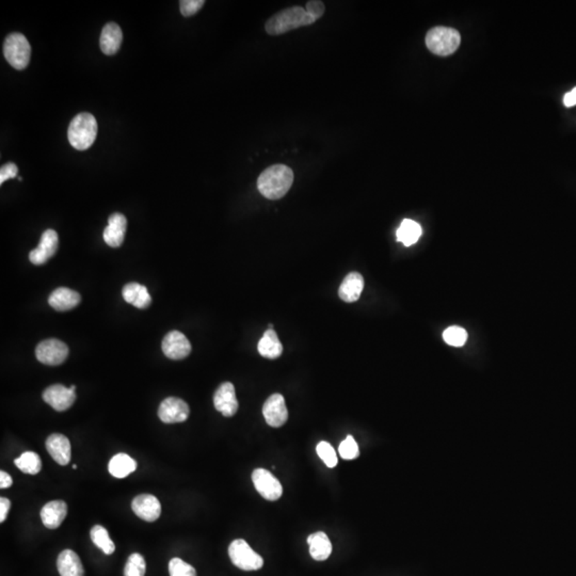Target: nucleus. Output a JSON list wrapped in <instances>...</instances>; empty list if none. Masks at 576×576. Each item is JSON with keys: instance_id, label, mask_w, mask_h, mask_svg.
<instances>
[{"instance_id": "f257e3e1", "label": "nucleus", "mask_w": 576, "mask_h": 576, "mask_svg": "<svg viewBox=\"0 0 576 576\" xmlns=\"http://www.w3.org/2000/svg\"><path fill=\"white\" fill-rule=\"evenodd\" d=\"M294 183V172L285 165H274L263 171L258 176V188L262 196L268 200L283 198Z\"/></svg>"}, {"instance_id": "f03ea898", "label": "nucleus", "mask_w": 576, "mask_h": 576, "mask_svg": "<svg viewBox=\"0 0 576 576\" xmlns=\"http://www.w3.org/2000/svg\"><path fill=\"white\" fill-rule=\"evenodd\" d=\"M315 21L316 19L305 11V8L295 6L286 8L270 17L265 25V29L270 36H280L294 29L314 24Z\"/></svg>"}, {"instance_id": "7ed1b4c3", "label": "nucleus", "mask_w": 576, "mask_h": 576, "mask_svg": "<svg viewBox=\"0 0 576 576\" xmlns=\"http://www.w3.org/2000/svg\"><path fill=\"white\" fill-rule=\"evenodd\" d=\"M97 136L96 119L91 114H79L72 120L68 138L74 149L85 151L94 143Z\"/></svg>"}, {"instance_id": "20e7f679", "label": "nucleus", "mask_w": 576, "mask_h": 576, "mask_svg": "<svg viewBox=\"0 0 576 576\" xmlns=\"http://www.w3.org/2000/svg\"><path fill=\"white\" fill-rule=\"evenodd\" d=\"M461 43L460 33L449 27H435L428 31L426 45L438 56H449L458 50Z\"/></svg>"}, {"instance_id": "39448f33", "label": "nucleus", "mask_w": 576, "mask_h": 576, "mask_svg": "<svg viewBox=\"0 0 576 576\" xmlns=\"http://www.w3.org/2000/svg\"><path fill=\"white\" fill-rule=\"evenodd\" d=\"M3 54L10 65L17 70H24L30 62L31 48L24 34L13 32L3 43Z\"/></svg>"}, {"instance_id": "423d86ee", "label": "nucleus", "mask_w": 576, "mask_h": 576, "mask_svg": "<svg viewBox=\"0 0 576 576\" xmlns=\"http://www.w3.org/2000/svg\"><path fill=\"white\" fill-rule=\"evenodd\" d=\"M229 555L233 564L243 571H256L264 566L262 556L254 552L243 539H236L229 544Z\"/></svg>"}, {"instance_id": "0eeeda50", "label": "nucleus", "mask_w": 576, "mask_h": 576, "mask_svg": "<svg viewBox=\"0 0 576 576\" xmlns=\"http://www.w3.org/2000/svg\"><path fill=\"white\" fill-rule=\"evenodd\" d=\"M37 359L41 363L57 367L65 361L69 356V347L57 338L43 340L36 349Z\"/></svg>"}, {"instance_id": "6e6552de", "label": "nucleus", "mask_w": 576, "mask_h": 576, "mask_svg": "<svg viewBox=\"0 0 576 576\" xmlns=\"http://www.w3.org/2000/svg\"><path fill=\"white\" fill-rule=\"evenodd\" d=\"M252 482L256 491L268 501H278L283 494L281 482L265 469H256L252 473Z\"/></svg>"}, {"instance_id": "1a4fd4ad", "label": "nucleus", "mask_w": 576, "mask_h": 576, "mask_svg": "<svg viewBox=\"0 0 576 576\" xmlns=\"http://www.w3.org/2000/svg\"><path fill=\"white\" fill-rule=\"evenodd\" d=\"M75 385L70 387L61 384L52 385L43 393V400L56 411H66L75 402Z\"/></svg>"}, {"instance_id": "9d476101", "label": "nucleus", "mask_w": 576, "mask_h": 576, "mask_svg": "<svg viewBox=\"0 0 576 576\" xmlns=\"http://www.w3.org/2000/svg\"><path fill=\"white\" fill-rule=\"evenodd\" d=\"M189 406L181 398L169 397L165 398L158 409V416L163 423H183L189 416Z\"/></svg>"}, {"instance_id": "9b49d317", "label": "nucleus", "mask_w": 576, "mask_h": 576, "mask_svg": "<svg viewBox=\"0 0 576 576\" xmlns=\"http://www.w3.org/2000/svg\"><path fill=\"white\" fill-rule=\"evenodd\" d=\"M163 353L171 360H183L192 352V344L180 331H171L163 340Z\"/></svg>"}, {"instance_id": "f8f14e48", "label": "nucleus", "mask_w": 576, "mask_h": 576, "mask_svg": "<svg viewBox=\"0 0 576 576\" xmlns=\"http://www.w3.org/2000/svg\"><path fill=\"white\" fill-rule=\"evenodd\" d=\"M263 414L268 425L274 428L282 427L288 420L284 397L281 394L271 395L263 407Z\"/></svg>"}, {"instance_id": "ddd939ff", "label": "nucleus", "mask_w": 576, "mask_h": 576, "mask_svg": "<svg viewBox=\"0 0 576 576\" xmlns=\"http://www.w3.org/2000/svg\"><path fill=\"white\" fill-rule=\"evenodd\" d=\"M214 404L217 411L221 412L225 418L236 414L238 410V400L233 383L225 382L218 387L214 395Z\"/></svg>"}, {"instance_id": "4468645a", "label": "nucleus", "mask_w": 576, "mask_h": 576, "mask_svg": "<svg viewBox=\"0 0 576 576\" xmlns=\"http://www.w3.org/2000/svg\"><path fill=\"white\" fill-rule=\"evenodd\" d=\"M58 243H59V239H58L57 232L54 229H48L43 233L38 248L29 253V260L34 265L45 264L57 252Z\"/></svg>"}, {"instance_id": "2eb2a0df", "label": "nucleus", "mask_w": 576, "mask_h": 576, "mask_svg": "<svg viewBox=\"0 0 576 576\" xmlns=\"http://www.w3.org/2000/svg\"><path fill=\"white\" fill-rule=\"evenodd\" d=\"M132 511L147 522H155L161 517V505L152 494H140L132 503Z\"/></svg>"}, {"instance_id": "dca6fc26", "label": "nucleus", "mask_w": 576, "mask_h": 576, "mask_svg": "<svg viewBox=\"0 0 576 576\" xmlns=\"http://www.w3.org/2000/svg\"><path fill=\"white\" fill-rule=\"evenodd\" d=\"M46 449L58 464H69L71 461V443L65 435L52 433L46 440Z\"/></svg>"}, {"instance_id": "f3484780", "label": "nucleus", "mask_w": 576, "mask_h": 576, "mask_svg": "<svg viewBox=\"0 0 576 576\" xmlns=\"http://www.w3.org/2000/svg\"><path fill=\"white\" fill-rule=\"evenodd\" d=\"M127 220L122 214H112L104 231V240L109 247L119 248L125 238Z\"/></svg>"}, {"instance_id": "a211bd4d", "label": "nucleus", "mask_w": 576, "mask_h": 576, "mask_svg": "<svg viewBox=\"0 0 576 576\" xmlns=\"http://www.w3.org/2000/svg\"><path fill=\"white\" fill-rule=\"evenodd\" d=\"M81 297L77 291L68 287H59L50 294L48 303L58 312H66L81 303Z\"/></svg>"}, {"instance_id": "6ab92c4d", "label": "nucleus", "mask_w": 576, "mask_h": 576, "mask_svg": "<svg viewBox=\"0 0 576 576\" xmlns=\"http://www.w3.org/2000/svg\"><path fill=\"white\" fill-rule=\"evenodd\" d=\"M68 515V506L63 501H52L41 511V519L44 526L56 529L62 524Z\"/></svg>"}, {"instance_id": "aec40b11", "label": "nucleus", "mask_w": 576, "mask_h": 576, "mask_svg": "<svg viewBox=\"0 0 576 576\" xmlns=\"http://www.w3.org/2000/svg\"><path fill=\"white\" fill-rule=\"evenodd\" d=\"M123 41V33L120 26L116 23H108L105 25L101 34V50L107 56H112L116 54L120 50L121 44Z\"/></svg>"}, {"instance_id": "412c9836", "label": "nucleus", "mask_w": 576, "mask_h": 576, "mask_svg": "<svg viewBox=\"0 0 576 576\" xmlns=\"http://www.w3.org/2000/svg\"><path fill=\"white\" fill-rule=\"evenodd\" d=\"M364 288V279L358 272H351L346 276L340 289L338 296L345 302L351 303L359 300Z\"/></svg>"}, {"instance_id": "4be33fe9", "label": "nucleus", "mask_w": 576, "mask_h": 576, "mask_svg": "<svg viewBox=\"0 0 576 576\" xmlns=\"http://www.w3.org/2000/svg\"><path fill=\"white\" fill-rule=\"evenodd\" d=\"M57 568L61 576H83L85 574L81 558L72 550H64L60 553Z\"/></svg>"}, {"instance_id": "5701e85b", "label": "nucleus", "mask_w": 576, "mask_h": 576, "mask_svg": "<svg viewBox=\"0 0 576 576\" xmlns=\"http://www.w3.org/2000/svg\"><path fill=\"white\" fill-rule=\"evenodd\" d=\"M309 546V554L317 562L328 559L332 553V544L330 539L324 531H317L307 538Z\"/></svg>"}, {"instance_id": "b1692460", "label": "nucleus", "mask_w": 576, "mask_h": 576, "mask_svg": "<svg viewBox=\"0 0 576 576\" xmlns=\"http://www.w3.org/2000/svg\"><path fill=\"white\" fill-rule=\"evenodd\" d=\"M122 294L126 302L138 309H147L151 305L152 298L147 291V288L141 284H127L124 286Z\"/></svg>"}, {"instance_id": "393cba45", "label": "nucleus", "mask_w": 576, "mask_h": 576, "mask_svg": "<svg viewBox=\"0 0 576 576\" xmlns=\"http://www.w3.org/2000/svg\"><path fill=\"white\" fill-rule=\"evenodd\" d=\"M258 352L267 359H276L283 352V346L274 329H268L258 342Z\"/></svg>"}, {"instance_id": "a878e982", "label": "nucleus", "mask_w": 576, "mask_h": 576, "mask_svg": "<svg viewBox=\"0 0 576 576\" xmlns=\"http://www.w3.org/2000/svg\"><path fill=\"white\" fill-rule=\"evenodd\" d=\"M137 469V462L127 453H118L112 457L109 462V473L116 478H125L128 475L135 472Z\"/></svg>"}, {"instance_id": "bb28decb", "label": "nucleus", "mask_w": 576, "mask_h": 576, "mask_svg": "<svg viewBox=\"0 0 576 576\" xmlns=\"http://www.w3.org/2000/svg\"><path fill=\"white\" fill-rule=\"evenodd\" d=\"M420 235H422V227L411 219H404L396 233L397 240L404 243L406 247L412 246L418 243Z\"/></svg>"}, {"instance_id": "cd10ccee", "label": "nucleus", "mask_w": 576, "mask_h": 576, "mask_svg": "<svg viewBox=\"0 0 576 576\" xmlns=\"http://www.w3.org/2000/svg\"><path fill=\"white\" fill-rule=\"evenodd\" d=\"M17 468L25 474L37 475L42 469V461L38 453L33 451H25L14 460Z\"/></svg>"}, {"instance_id": "c85d7f7f", "label": "nucleus", "mask_w": 576, "mask_h": 576, "mask_svg": "<svg viewBox=\"0 0 576 576\" xmlns=\"http://www.w3.org/2000/svg\"><path fill=\"white\" fill-rule=\"evenodd\" d=\"M91 540L93 544L101 548L106 555H112L116 551L114 541L109 537L108 531L101 525H95L90 531Z\"/></svg>"}, {"instance_id": "c756f323", "label": "nucleus", "mask_w": 576, "mask_h": 576, "mask_svg": "<svg viewBox=\"0 0 576 576\" xmlns=\"http://www.w3.org/2000/svg\"><path fill=\"white\" fill-rule=\"evenodd\" d=\"M147 570V564L143 556L134 553L128 557L124 569V576H144Z\"/></svg>"}, {"instance_id": "7c9ffc66", "label": "nucleus", "mask_w": 576, "mask_h": 576, "mask_svg": "<svg viewBox=\"0 0 576 576\" xmlns=\"http://www.w3.org/2000/svg\"><path fill=\"white\" fill-rule=\"evenodd\" d=\"M443 340H445L447 345L453 346V347H461L468 340V333L464 329L460 328V327H449L443 333Z\"/></svg>"}, {"instance_id": "2f4dec72", "label": "nucleus", "mask_w": 576, "mask_h": 576, "mask_svg": "<svg viewBox=\"0 0 576 576\" xmlns=\"http://www.w3.org/2000/svg\"><path fill=\"white\" fill-rule=\"evenodd\" d=\"M317 455L319 458L324 461L325 464L328 468H336L338 465V456H336V449L328 442H320L316 447Z\"/></svg>"}, {"instance_id": "473e14b6", "label": "nucleus", "mask_w": 576, "mask_h": 576, "mask_svg": "<svg viewBox=\"0 0 576 576\" xmlns=\"http://www.w3.org/2000/svg\"><path fill=\"white\" fill-rule=\"evenodd\" d=\"M170 576H196V571L192 566L181 558H173L169 562Z\"/></svg>"}, {"instance_id": "72a5a7b5", "label": "nucleus", "mask_w": 576, "mask_h": 576, "mask_svg": "<svg viewBox=\"0 0 576 576\" xmlns=\"http://www.w3.org/2000/svg\"><path fill=\"white\" fill-rule=\"evenodd\" d=\"M338 453H340V456L345 460H353V459L359 457V446H358L357 442L353 439V437L348 435L340 443V447H338Z\"/></svg>"}, {"instance_id": "f704fd0d", "label": "nucleus", "mask_w": 576, "mask_h": 576, "mask_svg": "<svg viewBox=\"0 0 576 576\" xmlns=\"http://www.w3.org/2000/svg\"><path fill=\"white\" fill-rule=\"evenodd\" d=\"M204 3V0H182L180 3L181 13L186 17H192L203 8Z\"/></svg>"}, {"instance_id": "c9c22d12", "label": "nucleus", "mask_w": 576, "mask_h": 576, "mask_svg": "<svg viewBox=\"0 0 576 576\" xmlns=\"http://www.w3.org/2000/svg\"><path fill=\"white\" fill-rule=\"evenodd\" d=\"M325 10H326L325 3L322 1H319V0H311V1H307V5H305V11L311 17H314L316 21L322 17V15L325 14Z\"/></svg>"}, {"instance_id": "e433bc0d", "label": "nucleus", "mask_w": 576, "mask_h": 576, "mask_svg": "<svg viewBox=\"0 0 576 576\" xmlns=\"http://www.w3.org/2000/svg\"><path fill=\"white\" fill-rule=\"evenodd\" d=\"M17 172H19V168L15 163H8L3 165L0 169V184L3 185L6 181L17 177Z\"/></svg>"}, {"instance_id": "4c0bfd02", "label": "nucleus", "mask_w": 576, "mask_h": 576, "mask_svg": "<svg viewBox=\"0 0 576 576\" xmlns=\"http://www.w3.org/2000/svg\"><path fill=\"white\" fill-rule=\"evenodd\" d=\"M11 502L6 497L0 498V522L3 523L9 513Z\"/></svg>"}, {"instance_id": "58836bf2", "label": "nucleus", "mask_w": 576, "mask_h": 576, "mask_svg": "<svg viewBox=\"0 0 576 576\" xmlns=\"http://www.w3.org/2000/svg\"><path fill=\"white\" fill-rule=\"evenodd\" d=\"M12 484L13 480L11 476L8 473H6L5 471H1L0 472V488L1 489H7V488L12 486Z\"/></svg>"}, {"instance_id": "ea45409f", "label": "nucleus", "mask_w": 576, "mask_h": 576, "mask_svg": "<svg viewBox=\"0 0 576 576\" xmlns=\"http://www.w3.org/2000/svg\"><path fill=\"white\" fill-rule=\"evenodd\" d=\"M564 106L570 107L575 106L576 105V87L574 88L573 90L570 91L568 92L567 94L564 95Z\"/></svg>"}, {"instance_id": "a19ab883", "label": "nucleus", "mask_w": 576, "mask_h": 576, "mask_svg": "<svg viewBox=\"0 0 576 576\" xmlns=\"http://www.w3.org/2000/svg\"><path fill=\"white\" fill-rule=\"evenodd\" d=\"M73 469H74V470H76V469H77V465L74 464L73 465Z\"/></svg>"}]
</instances>
